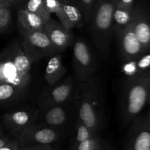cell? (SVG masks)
Masks as SVG:
<instances>
[{"instance_id": "obj_1", "label": "cell", "mask_w": 150, "mask_h": 150, "mask_svg": "<svg viewBox=\"0 0 150 150\" xmlns=\"http://www.w3.org/2000/svg\"><path fill=\"white\" fill-rule=\"evenodd\" d=\"M77 86V120L98 134L102 125L103 108V91L100 81L93 75L85 81L78 82Z\"/></svg>"}, {"instance_id": "obj_2", "label": "cell", "mask_w": 150, "mask_h": 150, "mask_svg": "<svg viewBox=\"0 0 150 150\" xmlns=\"http://www.w3.org/2000/svg\"><path fill=\"white\" fill-rule=\"evenodd\" d=\"M149 84L150 71L126 79L120 105V116L125 123L133 121L143 110L148 102Z\"/></svg>"}, {"instance_id": "obj_3", "label": "cell", "mask_w": 150, "mask_h": 150, "mask_svg": "<svg viewBox=\"0 0 150 150\" xmlns=\"http://www.w3.org/2000/svg\"><path fill=\"white\" fill-rule=\"evenodd\" d=\"M114 0H96L88 25L92 40L95 48L104 59L109 54L113 33L112 17Z\"/></svg>"}, {"instance_id": "obj_4", "label": "cell", "mask_w": 150, "mask_h": 150, "mask_svg": "<svg viewBox=\"0 0 150 150\" xmlns=\"http://www.w3.org/2000/svg\"><path fill=\"white\" fill-rule=\"evenodd\" d=\"M20 32L23 38L21 42L22 48L32 63L61 53L50 40L43 30Z\"/></svg>"}, {"instance_id": "obj_5", "label": "cell", "mask_w": 150, "mask_h": 150, "mask_svg": "<svg viewBox=\"0 0 150 150\" xmlns=\"http://www.w3.org/2000/svg\"><path fill=\"white\" fill-rule=\"evenodd\" d=\"M73 67L77 82L85 81L98 70L96 58L89 45L78 39L73 45Z\"/></svg>"}, {"instance_id": "obj_6", "label": "cell", "mask_w": 150, "mask_h": 150, "mask_svg": "<svg viewBox=\"0 0 150 150\" xmlns=\"http://www.w3.org/2000/svg\"><path fill=\"white\" fill-rule=\"evenodd\" d=\"M48 10L54 14L67 29L79 27L84 23L83 16L74 0H45Z\"/></svg>"}, {"instance_id": "obj_7", "label": "cell", "mask_w": 150, "mask_h": 150, "mask_svg": "<svg viewBox=\"0 0 150 150\" xmlns=\"http://www.w3.org/2000/svg\"><path fill=\"white\" fill-rule=\"evenodd\" d=\"M74 87L73 77H67L56 84L48 86L40 94L38 99L39 108L65 105L72 98Z\"/></svg>"}, {"instance_id": "obj_8", "label": "cell", "mask_w": 150, "mask_h": 150, "mask_svg": "<svg viewBox=\"0 0 150 150\" xmlns=\"http://www.w3.org/2000/svg\"><path fill=\"white\" fill-rule=\"evenodd\" d=\"M61 130L59 129L36 122L26 127L17 139L21 146L51 144L59 140Z\"/></svg>"}, {"instance_id": "obj_9", "label": "cell", "mask_w": 150, "mask_h": 150, "mask_svg": "<svg viewBox=\"0 0 150 150\" xmlns=\"http://www.w3.org/2000/svg\"><path fill=\"white\" fill-rule=\"evenodd\" d=\"M39 109H18L10 111L2 116L4 127L13 136H18L33 123L38 122Z\"/></svg>"}, {"instance_id": "obj_10", "label": "cell", "mask_w": 150, "mask_h": 150, "mask_svg": "<svg viewBox=\"0 0 150 150\" xmlns=\"http://www.w3.org/2000/svg\"><path fill=\"white\" fill-rule=\"evenodd\" d=\"M127 150H150V122L147 116L133 120Z\"/></svg>"}, {"instance_id": "obj_11", "label": "cell", "mask_w": 150, "mask_h": 150, "mask_svg": "<svg viewBox=\"0 0 150 150\" xmlns=\"http://www.w3.org/2000/svg\"><path fill=\"white\" fill-rule=\"evenodd\" d=\"M116 36L118 39L122 62L133 59L145 51L136 37L131 23L119 32Z\"/></svg>"}, {"instance_id": "obj_12", "label": "cell", "mask_w": 150, "mask_h": 150, "mask_svg": "<svg viewBox=\"0 0 150 150\" xmlns=\"http://www.w3.org/2000/svg\"><path fill=\"white\" fill-rule=\"evenodd\" d=\"M31 77L18 71L6 50L0 53V82L27 89Z\"/></svg>"}, {"instance_id": "obj_13", "label": "cell", "mask_w": 150, "mask_h": 150, "mask_svg": "<svg viewBox=\"0 0 150 150\" xmlns=\"http://www.w3.org/2000/svg\"><path fill=\"white\" fill-rule=\"evenodd\" d=\"M131 24L144 49H150V11L149 9L142 4L135 5L134 16Z\"/></svg>"}, {"instance_id": "obj_14", "label": "cell", "mask_w": 150, "mask_h": 150, "mask_svg": "<svg viewBox=\"0 0 150 150\" xmlns=\"http://www.w3.org/2000/svg\"><path fill=\"white\" fill-rule=\"evenodd\" d=\"M43 31L60 52L64 51L73 42L71 31L52 18L45 23Z\"/></svg>"}, {"instance_id": "obj_15", "label": "cell", "mask_w": 150, "mask_h": 150, "mask_svg": "<svg viewBox=\"0 0 150 150\" xmlns=\"http://www.w3.org/2000/svg\"><path fill=\"white\" fill-rule=\"evenodd\" d=\"M58 105L39 108L38 122L61 130L67 122L69 119V111L67 105Z\"/></svg>"}, {"instance_id": "obj_16", "label": "cell", "mask_w": 150, "mask_h": 150, "mask_svg": "<svg viewBox=\"0 0 150 150\" xmlns=\"http://www.w3.org/2000/svg\"><path fill=\"white\" fill-rule=\"evenodd\" d=\"M122 73L127 78L140 76L150 71V49L145 50L133 59L122 62Z\"/></svg>"}, {"instance_id": "obj_17", "label": "cell", "mask_w": 150, "mask_h": 150, "mask_svg": "<svg viewBox=\"0 0 150 150\" xmlns=\"http://www.w3.org/2000/svg\"><path fill=\"white\" fill-rule=\"evenodd\" d=\"M18 24L20 32L43 30L46 21L41 16L23 9L18 11Z\"/></svg>"}, {"instance_id": "obj_18", "label": "cell", "mask_w": 150, "mask_h": 150, "mask_svg": "<svg viewBox=\"0 0 150 150\" xmlns=\"http://www.w3.org/2000/svg\"><path fill=\"white\" fill-rule=\"evenodd\" d=\"M65 73L66 68L62 64L61 55L56 54L48 60L44 73V79L48 86H52L60 81Z\"/></svg>"}, {"instance_id": "obj_19", "label": "cell", "mask_w": 150, "mask_h": 150, "mask_svg": "<svg viewBox=\"0 0 150 150\" xmlns=\"http://www.w3.org/2000/svg\"><path fill=\"white\" fill-rule=\"evenodd\" d=\"M133 16L134 7H127L115 4L112 17L114 35H117L119 32L130 25L133 22Z\"/></svg>"}, {"instance_id": "obj_20", "label": "cell", "mask_w": 150, "mask_h": 150, "mask_svg": "<svg viewBox=\"0 0 150 150\" xmlns=\"http://www.w3.org/2000/svg\"><path fill=\"white\" fill-rule=\"evenodd\" d=\"M26 89L18 87L7 83H0V104H7L22 98Z\"/></svg>"}, {"instance_id": "obj_21", "label": "cell", "mask_w": 150, "mask_h": 150, "mask_svg": "<svg viewBox=\"0 0 150 150\" xmlns=\"http://www.w3.org/2000/svg\"><path fill=\"white\" fill-rule=\"evenodd\" d=\"M19 9H23L35 13L46 21L51 18V14L47 9L45 0H25Z\"/></svg>"}, {"instance_id": "obj_22", "label": "cell", "mask_w": 150, "mask_h": 150, "mask_svg": "<svg viewBox=\"0 0 150 150\" xmlns=\"http://www.w3.org/2000/svg\"><path fill=\"white\" fill-rule=\"evenodd\" d=\"M97 135L96 133H93L89 128H88L83 122L80 120H77L76 122V126H75V133H74V146L79 144L80 142L86 140V139H89L92 136Z\"/></svg>"}, {"instance_id": "obj_23", "label": "cell", "mask_w": 150, "mask_h": 150, "mask_svg": "<svg viewBox=\"0 0 150 150\" xmlns=\"http://www.w3.org/2000/svg\"><path fill=\"white\" fill-rule=\"evenodd\" d=\"M12 6L5 0H0V31H4L11 23Z\"/></svg>"}, {"instance_id": "obj_24", "label": "cell", "mask_w": 150, "mask_h": 150, "mask_svg": "<svg viewBox=\"0 0 150 150\" xmlns=\"http://www.w3.org/2000/svg\"><path fill=\"white\" fill-rule=\"evenodd\" d=\"M74 1L83 16L84 23L88 25L96 0H74Z\"/></svg>"}, {"instance_id": "obj_25", "label": "cell", "mask_w": 150, "mask_h": 150, "mask_svg": "<svg viewBox=\"0 0 150 150\" xmlns=\"http://www.w3.org/2000/svg\"><path fill=\"white\" fill-rule=\"evenodd\" d=\"M102 141L98 137V134L89 139L80 142L75 147L76 150H95L102 144Z\"/></svg>"}, {"instance_id": "obj_26", "label": "cell", "mask_w": 150, "mask_h": 150, "mask_svg": "<svg viewBox=\"0 0 150 150\" xmlns=\"http://www.w3.org/2000/svg\"><path fill=\"white\" fill-rule=\"evenodd\" d=\"M21 145L20 144L18 139H11L7 144L0 147V150H19Z\"/></svg>"}, {"instance_id": "obj_27", "label": "cell", "mask_w": 150, "mask_h": 150, "mask_svg": "<svg viewBox=\"0 0 150 150\" xmlns=\"http://www.w3.org/2000/svg\"><path fill=\"white\" fill-rule=\"evenodd\" d=\"M22 146L23 150H54L50 144H35Z\"/></svg>"}, {"instance_id": "obj_28", "label": "cell", "mask_w": 150, "mask_h": 150, "mask_svg": "<svg viewBox=\"0 0 150 150\" xmlns=\"http://www.w3.org/2000/svg\"><path fill=\"white\" fill-rule=\"evenodd\" d=\"M116 5L122 6V7H134L135 0H114Z\"/></svg>"}, {"instance_id": "obj_29", "label": "cell", "mask_w": 150, "mask_h": 150, "mask_svg": "<svg viewBox=\"0 0 150 150\" xmlns=\"http://www.w3.org/2000/svg\"><path fill=\"white\" fill-rule=\"evenodd\" d=\"M5 1H7L12 7H18L20 8L25 0H5Z\"/></svg>"}, {"instance_id": "obj_30", "label": "cell", "mask_w": 150, "mask_h": 150, "mask_svg": "<svg viewBox=\"0 0 150 150\" xmlns=\"http://www.w3.org/2000/svg\"><path fill=\"white\" fill-rule=\"evenodd\" d=\"M10 139H11V138H10L9 136H4V135L0 136V147L2 146L3 145L5 144H7Z\"/></svg>"}, {"instance_id": "obj_31", "label": "cell", "mask_w": 150, "mask_h": 150, "mask_svg": "<svg viewBox=\"0 0 150 150\" xmlns=\"http://www.w3.org/2000/svg\"><path fill=\"white\" fill-rule=\"evenodd\" d=\"M95 150H105V145L103 144H101V145L100 146H99V147L98 148V149H96Z\"/></svg>"}, {"instance_id": "obj_32", "label": "cell", "mask_w": 150, "mask_h": 150, "mask_svg": "<svg viewBox=\"0 0 150 150\" xmlns=\"http://www.w3.org/2000/svg\"><path fill=\"white\" fill-rule=\"evenodd\" d=\"M148 102L150 104V84H149V98H148Z\"/></svg>"}, {"instance_id": "obj_33", "label": "cell", "mask_w": 150, "mask_h": 150, "mask_svg": "<svg viewBox=\"0 0 150 150\" xmlns=\"http://www.w3.org/2000/svg\"><path fill=\"white\" fill-rule=\"evenodd\" d=\"M146 116H147L148 119H149V122H150V112H149V114H147V115H146Z\"/></svg>"}, {"instance_id": "obj_34", "label": "cell", "mask_w": 150, "mask_h": 150, "mask_svg": "<svg viewBox=\"0 0 150 150\" xmlns=\"http://www.w3.org/2000/svg\"><path fill=\"white\" fill-rule=\"evenodd\" d=\"M3 135V133H2V131H1V130H0V136H1Z\"/></svg>"}, {"instance_id": "obj_35", "label": "cell", "mask_w": 150, "mask_h": 150, "mask_svg": "<svg viewBox=\"0 0 150 150\" xmlns=\"http://www.w3.org/2000/svg\"><path fill=\"white\" fill-rule=\"evenodd\" d=\"M19 150H23V146H21V148H20V149H19Z\"/></svg>"}, {"instance_id": "obj_36", "label": "cell", "mask_w": 150, "mask_h": 150, "mask_svg": "<svg viewBox=\"0 0 150 150\" xmlns=\"http://www.w3.org/2000/svg\"><path fill=\"white\" fill-rule=\"evenodd\" d=\"M0 83H1V82H0Z\"/></svg>"}]
</instances>
